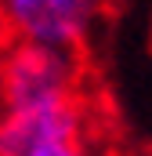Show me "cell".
<instances>
[{
  "label": "cell",
  "mask_w": 152,
  "mask_h": 156,
  "mask_svg": "<svg viewBox=\"0 0 152 156\" xmlns=\"http://www.w3.org/2000/svg\"><path fill=\"white\" fill-rule=\"evenodd\" d=\"M83 94L80 51L4 40L0 47V109H36Z\"/></svg>",
  "instance_id": "cell-1"
},
{
  "label": "cell",
  "mask_w": 152,
  "mask_h": 156,
  "mask_svg": "<svg viewBox=\"0 0 152 156\" xmlns=\"http://www.w3.org/2000/svg\"><path fill=\"white\" fill-rule=\"evenodd\" d=\"M105 0H0L4 40L80 51Z\"/></svg>",
  "instance_id": "cell-2"
},
{
  "label": "cell",
  "mask_w": 152,
  "mask_h": 156,
  "mask_svg": "<svg viewBox=\"0 0 152 156\" xmlns=\"http://www.w3.org/2000/svg\"><path fill=\"white\" fill-rule=\"evenodd\" d=\"M80 134H91L87 94L36 109H0V156H26L43 142Z\"/></svg>",
  "instance_id": "cell-3"
},
{
  "label": "cell",
  "mask_w": 152,
  "mask_h": 156,
  "mask_svg": "<svg viewBox=\"0 0 152 156\" xmlns=\"http://www.w3.org/2000/svg\"><path fill=\"white\" fill-rule=\"evenodd\" d=\"M26 156H94L91 149V134H80V138H54V142H43L36 149H29Z\"/></svg>",
  "instance_id": "cell-4"
},
{
  "label": "cell",
  "mask_w": 152,
  "mask_h": 156,
  "mask_svg": "<svg viewBox=\"0 0 152 156\" xmlns=\"http://www.w3.org/2000/svg\"><path fill=\"white\" fill-rule=\"evenodd\" d=\"M0 47H4V26H0Z\"/></svg>",
  "instance_id": "cell-5"
}]
</instances>
